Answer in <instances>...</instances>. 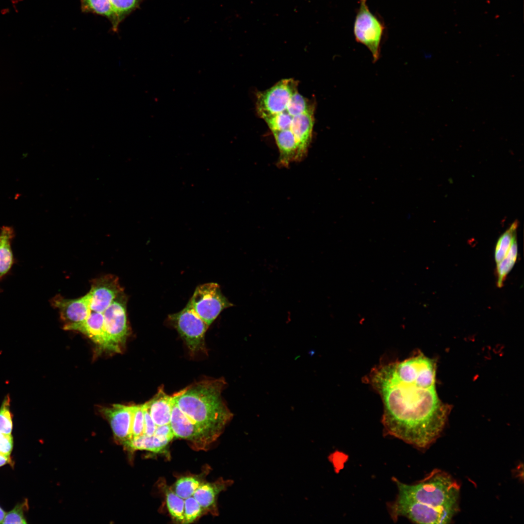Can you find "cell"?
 <instances>
[{
    "label": "cell",
    "instance_id": "ac0fdd59",
    "mask_svg": "<svg viewBox=\"0 0 524 524\" xmlns=\"http://www.w3.org/2000/svg\"><path fill=\"white\" fill-rule=\"evenodd\" d=\"M169 442L162 441L155 436H148L143 434L133 438L124 445L131 450H147L154 453L163 452Z\"/></svg>",
    "mask_w": 524,
    "mask_h": 524
},
{
    "label": "cell",
    "instance_id": "6da1fadb",
    "mask_svg": "<svg viewBox=\"0 0 524 524\" xmlns=\"http://www.w3.org/2000/svg\"><path fill=\"white\" fill-rule=\"evenodd\" d=\"M435 378V361L422 354L371 370L367 380L383 401L387 434L421 449L439 438L448 410L437 395Z\"/></svg>",
    "mask_w": 524,
    "mask_h": 524
},
{
    "label": "cell",
    "instance_id": "d4e9b609",
    "mask_svg": "<svg viewBox=\"0 0 524 524\" xmlns=\"http://www.w3.org/2000/svg\"><path fill=\"white\" fill-rule=\"evenodd\" d=\"M205 512L192 496L184 499V520L182 524H190L199 518Z\"/></svg>",
    "mask_w": 524,
    "mask_h": 524
},
{
    "label": "cell",
    "instance_id": "1f68e13d",
    "mask_svg": "<svg viewBox=\"0 0 524 524\" xmlns=\"http://www.w3.org/2000/svg\"><path fill=\"white\" fill-rule=\"evenodd\" d=\"M5 512L0 507V524H2L3 520L5 515Z\"/></svg>",
    "mask_w": 524,
    "mask_h": 524
},
{
    "label": "cell",
    "instance_id": "2e32d148",
    "mask_svg": "<svg viewBox=\"0 0 524 524\" xmlns=\"http://www.w3.org/2000/svg\"><path fill=\"white\" fill-rule=\"evenodd\" d=\"M80 2L82 12L106 17L111 23L113 31L117 32L119 24L112 11L110 0H80Z\"/></svg>",
    "mask_w": 524,
    "mask_h": 524
},
{
    "label": "cell",
    "instance_id": "277c9868",
    "mask_svg": "<svg viewBox=\"0 0 524 524\" xmlns=\"http://www.w3.org/2000/svg\"><path fill=\"white\" fill-rule=\"evenodd\" d=\"M187 304L209 326L224 309L233 306L214 282L198 286Z\"/></svg>",
    "mask_w": 524,
    "mask_h": 524
},
{
    "label": "cell",
    "instance_id": "30bf717a",
    "mask_svg": "<svg viewBox=\"0 0 524 524\" xmlns=\"http://www.w3.org/2000/svg\"><path fill=\"white\" fill-rule=\"evenodd\" d=\"M123 292L118 278L115 276L107 275L94 279L89 292L91 295V311L102 313Z\"/></svg>",
    "mask_w": 524,
    "mask_h": 524
},
{
    "label": "cell",
    "instance_id": "83f0119b",
    "mask_svg": "<svg viewBox=\"0 0 524 524\" xmlns=\"http://www.w3.org/2000/svg\"><path fill=\"white\" fill-rule=\"evenodd\" d=\"M160 440L170 442L175 437L169 424L157 426L153 435Z\"/></svg>",
    "mask_w": 524,
    "mask_h": 524
},
{
    "label": "cell",
    "instance_id": "52a82bcc",
    "mask_svg": "<svg viewBox=\"0 0 524 524\" xmlns=\"http://www.w3.org/2000/svg\"><path fill=\"white\" fill-rule=\"evenodd\" d=\"M127 302V298L123 292L102 312L105 332L116 352L120 351L119 345L125 341L128 335Z\"/></svg>",
    "mask_w": 524,
    "mask_h": 524
},
{
    "label": "cell",
    "instance_id": "7402d4cb",
    "mask_svg": "<svg viewBox=\"0 0 524 524\" xmlns=\"http://www.w3.org/2000/svg\"><path fill=\"white\" fill-rule=\"evenodd\" d=\"M518 226V221L514 222L498 239L494 255L495 260L497 263L501 261L508 253L513 238L516 236Z\"/></svg>",
    "mask_w": 524,
    "mask_h": 524
},
{
    "label": "cell",
    "instance_id": "484cf974",
    "mask_svg": "<svg viewBox=\"0 0 524 524\" xmlns=\"http://www.w3.org/2000/svg\"><path fill=\"white\" fill-rule=\"evenodd\" d=\"M28 509L27 500L17 504L15 508L5 513L2 524H27L25 512Z\"/></svg>",
    "mask_w": 524,
    "mask_h": 524
},
{
    "label": "cell",
    "instance_id": "cb8c5ba5",
    "mask_svg": "<svg viewBox=\"0 0 524 524\" xmlns=\"http://www.w3.org/2000/svg\"><path fill=\"white\" fill-rule=\"evenodd\" d=\"M10 402V397L8 394L5 396L0 408V432L8 435H11L13 430Z\"/></svg>",
    "mask_w": 524,
    "mask_h": 524
},
{
    "label": "cell",
    "instance_id": "603a6c76",
    "mask_svg": "<svg viewBox=\"0 0 524 524\" xmlns=\"http://www.w3.org/2000/svg\"><path fill=\"white\" fill-rule=\"evenodd\" d=\"M143 0H110L112 11L120 24L128 16L139 8Z\"/></svg>",
    "mask_w": 524,
    "mask_h": 524
},
{
    "label": "cell",
    "instance_id": "8992f818",
    "mask_svg": "<svg viewBox=\"0 0 524 524\" xmlns=\"http://www.w3.org/2000/svg\"><path fill=\"white\" fill-rule=\"evenodd\" d=\"M360 1V8L354 24V34L358 42L368 48L372 54L373 62H375L379 56L383 26L370 11L367 0Z\"/></svg>",
    "mask_w": 524,
    "mask_h": 524
},
{
    "label": "cell",
    "instance_id": "4fadbf2b",
    "mask_svg": "<svg viewBox=\"0 0 524 524\" xmlns=\"http://www.w3.org/2000/svg\"><path fill=\"white\" fill-rule=\"evenodd\" d=\"M90 302L91 295L88 292L75 299L57 295L52 299L51 304L59 311L61 318L68 324L79 323L87 318L92 311Z\"/></svg>",
    "mask_w": 524,
    "mask_h": 524
},
{
    "label": "cell",
    "instance_id": "f1b7e54d",
    "mask_svg": "<svg viewBox=\"0 0 524 524\" xmlns=\"http://www.w3.org/2000/svg\"><path fill=\"white\" fill-rule=\"evenodd\" d=\"M144 406V427L143 434L147 436H153L154 434L157 426L154 422L150 415L148 409L145 404Z\"/></svg>",
    "mask_w": 524,
    "mask_h": 524
},
{
    "label": "cell",
    "instance_id": "4316f807",
    "mask_svg": "<svg viewBox=\"0 0 524 524\" xmlns=\"http://www.w3.org/2000/svg\"><path fill=\"white\" fill-rule=\"evenodd\" d=\"M144 413L143 404L132 405L131 426L132 438L144 434Z\"/></svg>",
    "mask_w": 524,
    "mask_h": 524
},
{
    "label": "cell",
    "instance_id": "7c38bea8",
    "mask_svg": "<svg viewBox=\"0 0 524 524\" xmlns=\"http://www.w3.org/2000/svg\"><path fill=\"white\" fill-rule=\"evenodd\" d=\"M64 329L78 331L88 337L101 348L115 352L105 332L102 312L91 311L89 315L83 321L66 324Z\"/></svg>",
    "mask_w": 524,
    "mask_h": 524
},
{
    "label": "cell",
    "instance_id": "d6986e66",
    "mask_svg": "<svg viewBox=\"0 0 524 524\" xmlns=\"http://www.w3.org/2000/svg\"><path fill=\"white\" fill-rule=\"evenodd\" d=\"M518 246L516 236L512 241L510 248L505 257L499 263H497V286H503L508 273L514 266L517 257Z\"/></svg>",
    "mask_w": 524,
    "mask_h": 524
},
{
    "label": "cell",
    "instance_id": "44dd1931",
    "mask_svg": "<svg viewBox=\"0 0 524 524\" xmlns=\"http://www.w3.org/2000/svg\"><path fill=\"white\" fill-rule=\"evenodd\" d=\"M164 489L169 513L176 522L182 524L184 520V499L177 495L171 488L167 487Z\"/></svg>",
    "mask_w": 524,
    "mask_h": 524
},
{
    "label": "cell",
    "instance_id": "ba28073f",
    "mask_svg": "<svg viewBox=\"0 0 524 524\" xmlns=\"http://www.w3.org/2000/svg\"><path fill=\"white\" fill-rule=\"evenodd\" d=\"M297 82L293 79H283L257 95L256 107L259 116L263 117L281 112L297 89Z\"/></svg>",
    "mask_w": 524,
    "mask_h": 524
},
{
    "label": "cell",
    "instance_id": "f546056e",
    "mask_svg": "<svg viewBox=\"0 0 524 524\" xmlns=\"http://www.w3.org/2000/svg\"><path fill=\"white\" fill-rule=\"evenodd\" d=\"M13 448V439L12 435L0 432V453L10 456Z\"/></svg>",
    "mask_w": 524,
    "mask_h": 524
},
{
    "label": "cell",
    "instance_id": "4dcf8cb0",
    "mask_svg": "<svg viewBox=\"0 0 524 524\" xmlns=\"http://www.w3.org/2000/svg\"><path fill=\"white\" fill-rule=\"evenodd\" d=\"M6 464H12L11 456L0 453V467Z\"/></svg>",
    "mask_w": 524,
    "mask_h": 524
},
{
    "label": "cell",
    "instance_id": "7a4b0ae2",
    "mask_svg": "<svg viewBox=\"0 0 524 524\" xmlns=\"http://www.w3.org/2000/svg\"><path fill=\"white\" fill-rule=\"evenodd\" d=\"M398 494L389 505L393 520L405 517L417 524H449L458 512L460 487L449 475L435 469L413 484L393 478Z\"/></svg>",
    "mask_w": 524,
    "mask_h": 524
},
{
    "label": "cell",
    "instance_id": "9a60e30c",
    "mask_svg": "<svg viewBox=\"0 0 524 524\" xmlns=\"http://www.w3.org/2000/svg\"><path fill=\"white\" fill-rule=\"evenodd\" d=\"M173 402L174 396L167 394L160 388L155 395L145 403L157 426L170 423Z\"/></svg>",
    "mask_w": 524,
    "mask_h": 524
},
{
    "label": "cell",
    "instance_id": "5bb4252c",
    "mask_svg": "<svg viewBox=\"0 0 524 524\" xmlns=\"http://www.w3.org/2000/svg\"><path fill=\"white\" fill-rule=\"evenodd\" d=\"M231 480H224L222 478L212 483H203L196 490L193 496L199 503L205 512H210L213 515L218 513L217 499L218 494L231 485Z\"/></svg>",
    "mask_w": 524,
    "mask_h": 524
},
{
    "label": "cell",
    "instance_id": "5b68a950",
    "mask_svg": "<svg viewBox=\"0 0 524 524\" xmlns=\"http://www.w3.org/2000/svg\"><path fill=\"white\" fill-rule=\"evenodd\" d=\"M168 319L192 352L203 349L204 335L209 326L188 304L180 311L169 315Z\"/></svg>",
    "mask_w": 524,
    "mask_h": 524
},
{
    "label": "cell",
    "instance_id": "e0dca14e",
    "mask_svg": "<svg viewBox=\"0 0 524 524\" xmlns=\"http://www.w3.org/2000/svg\"><path fill=\"white\" fill-rule=\"evenodd\" d=\"M13 229L8 227H3L0 233V278L4 276L10 269L13 256L11 243L13 237Z\"/></svg>",
    "mask_w": 524,
    "mask_h": 524
},
{
    "label": "cell",
    "instance_id": "3957f363",
    "mask_svg": "<svg viewBox=\"0 0 524 524\" xmlns=\"http://www.w3.org/2000/svg\"><path fill=\"white\" fill-rule=\"evenodd\" d=\"M224 379L203 380L175 393V403L213 442L223 433L233 414L222 399Z\"/></svg>",
    "mask_w": 524,
    "mask_h": 524
},
{
    "label": "cell",
    "instance_id": "ffe728a7",
    "mask_svg": "<svg viewBox=\"0 0 524 524\" xmlns=\"http://www.w3.org/2000/svg\"><path fill=\"white\" fill-rule=\"evenodd\" d=\"M203 483L198 477L184 476L178 479L171 488L177 495L185 499L192 496Z\"/></svg>",
    "mask_w": 524,
    "mask_h": 524
},
{
    "label": "cell",
    "instance_id": "8fae6325",
    "mask_svg": "<svg viewBox=\"0 0 524 524\" xmlns=\"http://www.w3.org/2000/svg\"><path fill=\"white\" fill-rule=\"evenodd\" d=\"M101 412L109 422L117 442L124 445L132 438V405L115 404L111 407L102 408Z\"/></svg>",
    "mask_w": 524,
    "mask_h": 524
},
{
    "label": "cell",
    "instance_id": "9c48e42d",
    "mask_svg": "<svg viewBox=\"0 0 524 524\" xmlns=\"http://www.w3.org/2000/svg\"><path fill=\"white\" fill-rule=\"evenodd\" d=\"M175 437L185 439L194 449L206 450L212 443L203 431L174 402L169 423Z\"/></svg>",
    "mask_w": 524,
    "mask_h": 524
}]
</instances>
